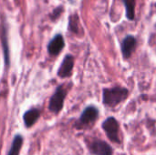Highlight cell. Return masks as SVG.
<instances>
[{"instance_id":"52a82bcc","label":"cell","mask_w":156,"mask_h":155,"mask_svg":"<svg viewBox=\"0 0 156 155\" xmlns=\"http://www.w3.org/2000/svg\"><path fill=\"white\" fill-rule=\"evenodd\" d=\"M73 66H74V58L71 55H67L64 58L59 69L58 70V76H59L60 78L69 77L71 74Z\"/></svg>"},{"instance_id":"30bf717a","label":"cell","mask_w":156,"mask_h":155,"mask_svg":"<svg viewBox=\"0 0 156 155\" xmlns=\"http://www.w3.org/2000/svg\"><path fill=\"white\" fill-rule=\"evenodd\" d=\"M23 143H24V138L22 135L20 134H16L11 143V147L8 151L7 155H19L20 154V151L21 148L23 146Z\"/></svg>"},{"instance_id":"8fae6325","label":"cell","mask_w":156,"mask_h":155,"mask_svg":"<svg viewBox=\"0 0 156 155\" xmlns=\"http://www.w3.org/2000/svg\"><path fill=\"white\" fill-rule=\"evenodd\" d=\"M126 8V17L129 20H133L135 18V0H123Z\"/></svg>"},{"instance_id":"5b68a950","label":"cell","mask_w":156,"mask_h":155,"mask_svg":"<svg viewBox=\"0 0 156 155\" xmlns=\"http://www.w3.org/2000/svg\"><path fill=\"white\" fill-rule=\"evenodd\" d=\"M99 117V111L95 106H88L80 115L79 123L81 126H87L93 123Z\"/></svg>"},{"instance_id":"7a4b0ae2","label":"cell","mask_w":156,"mask_h":155,"mask_svg":"<svg viewBox=\"0 0 156 155\" xmlns=\"http://www.w3.org/2000/svg\"><path fill=\"white\" fill-rule=\"evenodd\" d=\"M102 129L105 132L107 137L113 143H120L119 138V129L120 125L114 117H109L102 122Z\"/></svg>"},{"instance_id":"3957f363","label":"cell","mask_w":156,"mask_h":155,"mask_svg":"<svg viewBox=\"0 0 156 155\" xmlns=\"http://www.w3.org/2000/svg\"><path fill=\"white\" fill-rule=\"evenodd\" d=\"M66 90L63 89L62 86H59L57 88L55 93L51 96L48 103V110L55 114H58L60 112V111L63 108L64 100L66 98Z\"/></svg>"},{"instance_id":"7c38bea8","label":"cell","mask_w":156,"mask_h":155,"mask_svg":"<svg viewBox=\"0 0 156 155\" xmlns=\"http://www.w3.org/2000/svg\"><path fill=\"white\" fill-rule=\"evenodd\" d=\"M69 19V28L72 32L77 33L79 30V18L77 16H71Z\"/></svg>"},{"instance_id":"4fadbf2b","label":"cell","mask_w":156,"mask_h":155,"mask_svg":"<svg viewBox=\"0 0 156 155\" xmlns=\"http://www.w3.org/2000/svg\"><path fill=\"white\" fill-rule=\"evenodd\" d=\"M3 47H4V54H5V64H9V52H8V46H7L6 36H5V29H4V35H3Z\"/></svg>"},{"instance_id":"8992f818","label":"cell","mask_w":156,"mask_h":155,"mask_svg":"<svg viewBox=\"0 0 156 155\" xmlns=\"http://www.w3.org/2000/svg\"><path fill=\"white\" fill-rule=\"evenodd\" d=\"M136 38L133 36H127L122 42V53L124 58H129L136 48Z\"/></svg>"},{"instance_id":"ba28073f","label":"cell","mask_w":156,"mask_h":155,"mask_svg":"<svg viewBox=\"0 0 156 155\" xmlns=\"http://www.w3.org/2000/svg\"><path fill=\"white\" fill-rule=\"evenodd\" d=\"M65 47V41L61 35H57L53 37V39L48 43V50L50 55L57 56L60 53V51Z\"/></svg>"},{"instance_id":"9c48e42d","label":"cell","mask_w":156,"mask_h":155,"mask_svg":"<svg viewBox=\"0 0 156 155\" xmlns=\"http://www.w3.org/2000/svg\"><path fill=\"white\" fill-rule=\"evenodd\" d=\"M39 117H40L39 110L33 108V109H30V110L27 111L24 113V116H23V121H24L25 126L27 128L32 127L38 121Z\"/></svg>"},{"instance_id":"6da1fadb","label":"cell","mask_w":156,"mask_h":155,"mask_svg":"<svg viewBox=\"0 0 156 155\" xmlns=\"http://www.w3.org/2000/svg\"><path fill=\"white\" fill-rule=\"evenodd\" d=\"M129 95V90L123 87H114L104 89L102 93V102L108 107H115L124 101Z\"/></svg>"},{"instance_id":"277c9868","label":"cell","mask_w":156,"mask_h":155,"mask_svg":"<svg viewBox=\"0 0 156 155\" xmlns=\"http://www.w3.org/2000/svg\"><path fill=\"white\" fill-rule=\"evenodd\" d=\"M90 152L93 155H112L113 150L110 144L101 140H93L89 144Z\"/></svg>"}]
</instances>
